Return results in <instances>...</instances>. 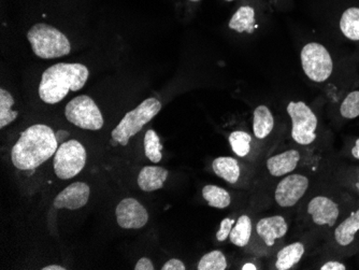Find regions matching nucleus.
Masks as SVG:
<instances>
[{
    "instance_id": "obj_7",
    "label": "nucleus",
    "mask_w": 359,
    "mask_h": 270,
    "mask_svg": "<svg viewBox=\"0 0 359 270\" xmlns=\"http://www.w3.org/2000/svg\"><path fill=\"white\" fill-rule=\"evenodd\" d=\"M86 164V151L78 140L66 141L54 155V171L62 180L74 178Z\"/></svg>"
},
{
    "instance_id": "obj_26",
    "label": "nucleus",
    "mask_w": 359,
    "mask_h": 270,
    "mask_svg": "<svg viewBox=\"0 0 359 270\" xmlns=\"http://www.w3.org/2000/svg\"><path fill=\"white\" fill-rule=\"evenodd\" d=\"M227 268V259L223 252L219 250L205 254L197 265L198 270H225Z\"/></svg>"
},
{
    "instance_id": "obj_4",
    "label": "nucleus",
    "mask_w": 359,
    "mask_h": 270,
    "mask_svg": "<svg viewBox=\"0 0 359 270\" xmlns=\"http://www.w3.org/2000/svg\"><path fill=\"white\" fill-rule=\"evenodd\" d=\"M161 110V102L156 98L151 97L141 102L136 109L125 114L118 126L112 130V138L127 146L129 139L142 130L144 125L153 120Z\"/></svg>"
},
{
    "instance_id": "obj_19",
    "label": "nucleus",
    "mask_w": 359,
    "mask_h": 270,
    "mask_svg": "<svg viewBox=\"0 0 359 270\" xmlns=\"http://www.w3.org/2000/svg\"><path fill=\"white\" fill-rule=\"evenodd\" d=\"M212 168L217 177L224 179L226 182L231 183V184L237 182L239 180L240 175H241L239 162L233 157H217L212 163Z\"/></svg>"
},
{
    "instance_id": "obj_37",
    "label": "nucleus",
    "mask_w": 359,
    "mask_h": 270,
    "mask_svg": "<svg viewBox=\"0 0 359 270\" xmlns=\"http://www.w3.org/2000/svg\"><path fill=\"white\" fill-rule=\"evenodd\" d=\"M191 1H199V0H191Z\"/></svg>"
},
{
    "instance_id": "obj_18",
    "label": "nucleus",
    "mask_w": 359,
    "mask_h": 270,
    "mask_svg": "<svg viewBox=\"0 0 359 270\" xmlns=\"http://www.w3.org/2000/svg\"><path fill=\"white\" fill-rule=\"evenodd\" d=\"M274 127V118L270 109L265 104L256 107L253 114V132L256 138H267Z\"/></svg>"
},
{
    "instance_id": "obj_24",
    "label": "nucleus",
    "mask_w": 359,
    "mask_h": 270,
    "mask_svg": "<svg viewBox=\"0 0 359 270\" xmlns=\"http://www.w3.org/2000/svg\"><path fill=\"white\" fill-rule=\"evenodd\" d=\"M14 102H15L12 95L5 88H1L0 90V128L11 124L19 116L18 111L11 110Z\"/></svg>"
},
{
    "instance_id": "obj_12",
    "label": "nucleus",
    "mask_w": 359,
    "mask_h": 270,
    "mask_svg": "<svg viewBox=\"0 0 359 270\" xmlns=\"http://www.w3.org/2000/svg\"><path fill=\"white\" fill-rule=\"evenodd\" d=\"M116 221L122 229H142L149 221L147 209L135 198H125L116 207Z\"/></svg>"
},
{
    "instance_id": "obj_16",
    "label": "nucleus",
    "mask_w": 359,
    "mask_h": 270,
    "mask_svg": "<svg viewBox=\"0 0 359 270\" xmlns=\"http://www.w3.org/2000/svg\"><path fill=\"white\" fill-rule=\"evenodd\" d=\"M169 171L159 166H145L138 176V185L144 192H153L164 187Z\"/></svg>"
},
{
    "instance_id": "obj_27",
    "label": "nucleus",
    "mask_w": 359,
    "mask_h": 270,
    "mask_svg": "<svg viewBox=\"0 0 359 270\" xmlns=\"http://www.w3.org/2000/svg\"><path fill=\"white\" fill-rule=\"evenodd\" d=\"M251 135L248 134L247 132L236 130L229 136V144H231V149H233V153L240 157H245L249 155L250 151H251Z\"/></svg>"
},
{
    "instance_id": "obj_25",
    "label": "nucleus",
    "mask_w": 359,
    "mask_h": 270,
    "mask_svg": "<svg viewBox=\"0 0 359 270\" xmlns=\"http://www.w3.org/2000/svg\"><path fill=\"white\" fill-rule=\"evenodd\" d=\"M163 146H161V139L158 135L153 130H149L144 136V153L145 156L148 157L151 162L157 164L163 158Z\"/></svg>"
},
{
    "instance_id": "obj_1",
    "label": "nucleus",
    "mask_w": 359,
    "mask_h": 270,
    "mask_svg": "<svg viewBox=\"0 0 359 270\" xmlns=\"http://www.w3.org/2000/svg\"><path fill=\"white\" fill-rule=\"evenodd\" d=\"M57 139L51 127L36 124L24 130L11 151V160L20 170H34L57 151Z\"/></svg>"
},
{
    "instance_id": "obj_38",
    "label": "nucleus",
    "mask_w": 359,
    "mask_h": 270,
    "mask_svg": "<svg viewBox=\"0 0 359 270\" xmlns=\"http://www.w3.org/2000/svg\"><path fill=\"white\" fill-rule=\"evenodd\" d=\"M226 1H233V0H226Z\"/></svg>"
},
{
    "instance_id": "obj_22",
    "label": "nucleus",
    "mask_w": 359,
    "mask_h": 270,
    "mask_svg": "<svg viewBox=\"0 0 359 270\" xmlns=\"http://www.w3.org/2000/svg\"><path fill=\"white\" fill-rule=\"evenodd\" d=\"M252 229H253V224H252L251 217L247 215H241L231 229L229 235L231 243L239 248L249 245Z\"/></svg>"
},
{
    "instance_id": "obj_11",
    "label": "nucleus",
    "mask_w": 359,
    "mask_h": 270,
    "mask_svg": "<svg viewBox=\"0 0 359 270\" xmlns=\"http://www.w3.org/2000/svg\"><path fill=\"white\" fill-rule=\"evenodd\" d=\"M310 180L302 173H290L276 185L274 199L281 208H292L308 192Z\"/></svg>"
},
{
    "instance_id": "obj_21",
    "label": "nucleus",
    "mask_w": 359,
    "mask_h": 270,
    "mask_svg": "<svg viewBox=\"0 0 359 270\" xmlns=\"http://www.w3.org/2000/svg\"><path fill=\"white\" fill-rule=\"evenodd\" d=\"M339 25L344 37L352 41H359V8L346 9L341 15Z\"/></svg>"
},
{
    "instance_id": "obj_6",
    "label": "nucleus",
    "mask_w": 359,
    "mask_h": 270,
    "mask_svg": "<svg viewBox=\"0 0 359 270\" xmlns=\"http://www.w3.org/2000/svg\"><path fill=\"white\" fill-rule=\"evenodd\" d=\"M300 58L304 74L316 83L327 81L334 72V60L330 51L318 42L306 44Z\"/></svg>"
},
{
    "instance_id": "obj_23",
    "label": "nucleus",
    "mask_w": 359,
    "mask_h": 270,
    "mask_svg": "<svg viewBox=\"0 0 359 270\" xmlns=\"http://www.w3.org/2000/svg\"><path fill=\"white\" fill-rule=\"evenodd\" d=\"M203 196L213 208L225 209L231 203V194L217 185H205L203 189Z\"/></svg>"
},
{
    "instance_id": "obj_5",
    "label": "nucleus",
    "mask_w": 359,
    "mask_h": 270,
    "mask_svg": "<svg viewBox=\"0 0 359 270\" xmlns=\"http://www.w3.org/2000/svg\"><path fill=\"white\" fill-rule=\"evenodd\" d=\"M287 114L292 120V138L299 146L313 144L318 138V120L316 114L306 102H290Z\"/></svg>"
},
{
    "instance_id": "obj_15",
    "label": "nucleus",
    "mask_w": 359,
    "mask_h": 270,
    "mask_svg": "<svg viewBox=\"0 0 359 270\" xmlns=\"http://www.w3.org/2000/svg\"><path fill=\"white\" fill-rule=\"evenodd\" d=\"M300 160H302V154L299 151L290 149V150L284 151L280 154L269 157L266 162V167L272 177L281 178V177L287 176L295 170Z\"/></svg>"
},
{
    "instance_id": "obj_17",
    "label": "nucleus",
    "mask_w": 359,
    "mask_h": 270,
    "mask_svg": "<svg viewBox=\"0 0 359 270\" xmlns=\"http://www.w3.org/2000/svg\"><path fill=\"white\" fill-rule=\"evenodd\" d=\"M306 253V245L300 241L290 243L282 248L276 254L274 269L290 270L302 261Z\"/></svg>"
},
{
    "instance_id": "obj_32",
    "label": "nucleus",
    "mask_w": 359,
    "mask_h": 270,
    "mask_svg": "<svg viewBox=\"0 0 359 270\" xmlns=\"http://www.w3.org/2000/svg\"><path fill=\"white\" fill-rule=\"evenodd\" d=\"M187 266L184 265L182 261L177 259H169L165 265L161 267V270H185Z\"/></svg>"
},
{
    "instance_id": "obj_33",
    "label": "nucleus",
    "mask_w": 359,
    "mask_h": 270,
    "mask_svg": "<svg viewBox=\"0 0 359 270\" xmlns=\"http://www.w3.org/2000/svg\"><path fill=\"white\" fill-rule=\"evenodd\" d=\"M135 270H154V265L148 257H142L139 259L134 268Z\"/></svg>"
},
{
    "instance_id": "obj_36",
    "label": "nucleus",
    "mask_w": 359,
    "mask_h": 270,
    "mask_svg": "<svg viewBox=\"0 0 359 270\" xmlns=\"http://www.w3.org/2000/svg\"><path fill=\"white\" fill-rule=\"evenodd\" d=\"M242 269H256V268L254 266L245 265Z\"/></svg>"
},
{
    "instance_id": "obj_9",
    "label": "nucleus",
    "mask_w": 359,
    "mask_h": 270,
    "mask_svg": "<svg viewBox=\"0 0 359 270\" xmlns=\"http://www.w3.org/2000/svg\"><path fill=\"white\" fill-rule=\"evenodd\" d=\"M359 245V207L351 211L332 229L330 247L339 255H351Z\"/></svg>"
},
{
    "instance_id": "obj_34",
    "label": "nucleus",
    "mask_w": 359,
    "mask_h": 270,
    "mask_svg": "<svg viewBox=\"0 0 359 270\" xmlns=\"http://www.w3.org/2000/svg\"><path fill=\"white\" fill-rule=\"evenodd\" d=\"M351 156L355 160L359 161V138L355 140L354 144L351 148Z\"/></svg>"
},
{
    "instance_id": "obj_31",
    "label": "nucleus",
    "mask_w": 359,
    "mask_h": 270,
    "mask_svg": "<svg viewBox=\"0 0 359 270\" xmlns=\"http://www.w3.org/2000/svg\"><path fill=\"white\" fill-rule=\"evenodd\" d=\"M318 269L320 270H346L348 267H346V264L342 263V262L336 261V259H332V261L326 262V263L323 264Z\"/></svg>"
},
{
    "instance_id": "obj_30",
    "label": "nucleus",
    "mask_w": 359,
    "mask_h": 270,
    "mask_svg": "<svg viewBox=\"0 0 359 270\" xmlns=\"http://www.w3.org/2000/svg\"><path fill=\"white\" fill-rule=\"evenodd\" d=\"M346 185L350 187L353 192L359 197V168L352 170L350 179H348V182L346 183Z\"/></svg>"
},
{
    "instance_id": "obj_29",
    "label": "nucleus",
    "mask_w": 359,
    "mask_h": 270,
    "mask_svg": "<svg viewBox=\"0 0 359 270\" xmlns=\"http://www.w3.org/2000/svg\"><path fill=\"white\" fill-rule=\"evenodd\" d=\"M233 224H235V220L229 219V217H226V219H224L223 221L221 222L219 231L217 233V241L224 243V241L229 237Z\"/></svg>"
},
{
    "instance_id": "obj_8",
    "label": "nucleus",
    "mask_w": 359,
    "mask_h": 270,
    "mask_svg": "<svg viewBox=\"0 0 359 270\" xmlns=\"http://www.w3.org/2000/svg\"><path fill=\"white\" fill-rule=\"evenodd\" d=\"M65 116L72 124L82 130H100L104 126V118L96 102L86 95H81L68 102Z\"/></svg>"
},
{
    "instance_id": "obj_20",
    "label": "nucleus",
    "mask_w": 359,
    "mask_h": 270,
    "mask_svg": "<svg viewBox=\"0 0 359 270\" xmlns=\"http://www.w3.org/2000/svg\"><path fill=\"white\" fill-rule=\"evenodd\" d=\"M254 21H255V10L249 6H243L237 10L231 21H229V28L236 30L237 33H253Z\"/></svg>"
},
{
    "instance_id": "obj_35",
    "label": "nucleus",
    "mask_w": 359,
    "mask_h": 270,
    "mask_svg": "<svg viewBox=\"0 0 359 270\" xmlns=\"http://www.w3.org/2000/svg\"><path fill=\"white\" fill-rule=\"evenodd\" d=\"M67 268L62 267V266L60 265H50L46 266V267L42 268V270H66Z\"/></svg>"
},
{
    "instance_id": "obj_3",
    "label": "nucleus",
    "mask_w": 359,
    "mask_h": 270,
    "mask_svg": "<svg viewBox=\"0 0 359 270\" xmlns=\"http://www.w3.org/2000/svg\"><path fill=\"white\" fill-rule=\"evenodd\" d=\"M32 52L43 60L62 58L72 51L67 36L53 26L39 23L32 26L27 33Z\"/></svg>"
},
{
    "instance_id": "obj_14",
    "label": "nucleus",
    "mask_w": 359,
    "mask_h": 270,
    "mask_svg": "<svg viewBox=\"0 0 359 270\" xmlns=\"http://www.w3.org/2000/svg\"><path fill=\"white\" fill-rule=\"evenodd\" d=\"M288 231V224L282 215H271L263 217L256 224V233L265 245L272 248L276 241L285 237Z\"/></svg>"
},
{
    "instance_id": "obj_10",
    "label": "nucleus",
    "mask_w": 359,
    "mask_h": 270,
    "mask_svg": "<svg viewBox=\"0 0 359 270\" xmlns=\"http://www.w3.org/2000/svg\"><path fill=\"white\" fill-rule=\"evenodd\" d=\"M306 213L318 229H332L340 221L342 207L334 197L316 195L306 205Z\"/></svg>"
},
{
    "instance_id": "obj_13",
    "label": "nucleus",
    "mask_w": 359,
    "mask_h": 270,
    "mask_svg": "<svg viewBox=\"0 0 359 270\" xmlns=\"http://www.w3.org/2000/svg\"><path fill=\"white\" fill-rule=\"evenodd\" d=\"M90 189L86 183L74 182L66 187L54 199L56 209L78 210L83 208L90 198Z\"/></svg>"
},
{
    "instance_id": "obj_28",
    "label": "nucleus",
    "mask_w": 359,
    "mask_h": 270,
    "mask_svg": "<svg viewBox=\"0 0 359 270\" xmlns=\"http://www.w3.org/2000/svg\"><path fill=\"white\" fill-rule=\"evenodd\" d=\"M340 114L346 120H354L359 116V90H353L346 95L340 106Z\"/></svg>"
},
{
    "instance_id": "obj_2",
    "label": "nucleus",
    "mask_w": 359,
    "mask_h": 270,
    "mask_svg": "<svg viewBox=\"0 0 359 270\" xmlns=\"http://www.w3.org/2000/svg\"><path fill=\"white\" fill-rule=\"evenodd\" d=\"M90 72L86 66L78 62H60L43 72L39 86V96L46 104L62 102L69 92L84 88Z\"/></svg>"
}]
</instances>
